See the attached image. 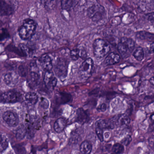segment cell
I'll use <instances>...</instances> for the list:
<instances>
[{
  "instance_id": "cell-4",
  "label": "cell",
  "mask_w": 154,
  "mask_h": 154,
  "mask_svg": "<svg viewBox=\"0 0 154 154\" xmlns=\"http://www.w3.org/2000/svg\"><path fill=\"white\" fill-rule=\"evenodd\" d=\"M106 12L104 7L99 4H95L87 10V16L94 22H98L104 18Z\"/></svg>"
},
{
  "instance_id": "cell-9",
  "label": "cell",
  "mask_w": 154,
  "mask_h": 154,
  "mask_svg": "<svg viewBox=\"0 0 154 154\" xmlns=\"http://www.w3.org/2000/svg\"><path fill=\"white\" fill-rule=\"evenodd\" d=\"M40 75L37 66L35 63H31L30 66V74L29 78V85L34 87L37 85L39 81Z\"/></svg>"
},
{
  "instance_id": "cell-10",
  "label": "cell",
  "mask_w": 154,
  "mask_h": 154,
  "mask_svg": "<svg viewBox=\"0 0 154 154\" xmlns=\"http://www.w3.org/2000/svg\"><path fill=\"white\" fill-rule=\"evenodd\" d=\"M2 118L10 127H16L19 122V119L17 114L11 111H8L4 112L2 115Z\"/></svg>"
},
{
  "instance_id": "cell-14",
  "label": "cell",
  "mask_w": 154,
  "mask_h": 154,
  "mask_svg": "<svg viewBox=\"0 0 154 154\" xmlns=\"http://www.w3.org/2000/svg\"><path fill=\"white\" fill-rule=\"evenodd\" d=\"M90 119L89 113L82 108H80L76 112V121L82 124L86 123Z\"/></svg>"
},
{
  "instance_id": "cell-5",
  "label": "cell",
  "mask_w": 154,
  "mask_h": 154,
  "mask_svg": "<svg viewBox=\"0 0 154 154\" xmlns=\"http://www.w3.org/2000/svg\"><path fill=\"white\" fill-rule=\"evenodd\" d=\"M18 2L16 1L0 0V15L8 16L12 15L17 10Z\"/></svg>"
},
{
  "instance_id": "cell-20",
  "label": "cell",
  "mask_w": 154,
  "mask_h": 154,
  "mask_svg": "<svg viewBox=\"0 0 154 154\" xmlns=\"http://www.w3.org/2000/svg\"><path fill=\"white\" fill-rule=\"evenodd\" d=\"M96 128H99L101 129H113L114 125L111 121H106L103 120H100L96 122Z\"/></svg>"
},
{
  "instance_id": "cell-31",
  "label": "cell",
  "mask_w": 154,
  "mask_h": 154,
  "mask_svg": "<svg viewBox=\"0 0 154 154\" xmlns=\"http://www.w3.org/2000/svg\"><path fill=\"white\" fill-rule=\"evenodd\" d=\"M27 72V71L26 66H24V65H20L19 67L18 73L20 76L25 77L26 75Z\"/></svg>"
},
{
  "instance_id": "cell-25",
  "label": "cell",
  "mask_w": 154,
  "mask_h": 154,
  "mask_svg": "<svg viewBox=\"0 0 154 154\" xmlns=\"http://www.w3.org/2000/svg\"><path fill=\"white\" fill-rule=\"evenodd\" d=\"M8 146V139L4 135L0 134V153L3 152Z\"/></svg>"
},
{
  "instance_id": "cell-35",
  "label": "cell",
  "mask_w": 154,
  "mask_h": 154,
  "mask_svg": "<svg viewBox=\"0 0 154 154\" xmlns=\"http://www.w3.org/2000/svg\"><path fill=\"white\" fill-rule=\"evenodd\" d=\"M106 109H107V105H106L105 103H102V104L99 107V108H98V110L101 112L105 111Z\"/></svg>"
},
{
  "instance_id": "cell-36",
  "label": "cell",
  "mask_w": 154,
  "mask_h": 154,
  "mask_svg": "<svg viewBox=\"0 0 154 154\" xmlns=\"http://www.w3.org/2000/svg\"><path fill=\"white\" fill-rule=\"evenodd\" d=\"M146 16V18L148 20L152 21V22L154 21V13L153 12L147 14Z\"/></svg>"
},
{
  "instance_id": "cell-1",
  "label": "cell",
  "mask_w": 154,
  "mask_h": 154,
  "mask_svg": "<svg viewBox=\"0 0 154 154\" xmlns=\"http://www.w3.org/2000/svg\"><path fill=\"white\" fill-rule=\"evenodd\" d=\"M37 25L34 20L30 19L25 20L19 29V35L21 39L27 40L35 34Z\"/></svg>"
},
{
  "instance_id": "cell-15",
  "label": "cell",
  "mask_w": 154,
  "mask_h": 154,
  "mask_svg": "<svg viewBox=\"0 0 154 154\" xmlns=\"http://www.w3.org/2000/svg\"><path fill=\"white\" fill-rule=\"evenodd\" d=\"M120 60V56L118 54L112 52L106 57L104 63L107 65H112L119 63Z\"/></svg>"
},
{
  "instance_id": "cell-27",
  "label": "cell",
  "mask_w": 154,
  "mask_h": 154,
  "mask_svg": "<svg viewBox=\"0 0 154 154\" xmlns=\"http://www.w3.org/2000/svg\"><path fill=\"white\" fill-rule=\"evenodd\" d=\"M112 150L115 154H122L124 151V148L123 145L120 143H117L113 145Z\"/></svg>"
},
{
  "instance_id": "cell-37",
  "label": "cell",
  "mask_w": 154,
  "mask_h": 154,
  "mask_svg": "<svg viewBox=\"0 0 154 154\" xmlns=\"http://www.w3.org/2000/svg\"><path fill=\"white\" fill-rule=\"evenodd\" d=\"M149 52H150V53H151V54H153V52H154V43H152L151 45H150Z\"/></svg>"
},
{
  "instance_id": "cell-8",
  "label": "cell",
  "mask_w": 154,
  "mask_h": 154,
  "mask_svg": "<svg viewBox=\"0 0 154 154\" xmlns=\"http://www.w3.org/2000/svg\"><path fill=\"white\" fill-rule=\"evenodd\" d=\"M22 95L19 92L10 91L6 92L2 94L0 97L1 101L4 103H15L21 100Z\"/></svg>"
},
{
  "instance_id": "cell-33",
  "label": "cell",
  "mask_w": 154,
  "mask_h": 154,
  "mask_svg": "<svg viewBox=\"0 0 154 154\" xmlns=\"http://www.w3.org/2000/svg\"><path fill=\"white\" fill-rule=\"evenodd\" d=\"M132 140V138L130 135H128L121 140L122 145L125 146H128Z\"/></svg>"
},
{
  "instance_id": "cell-2",
  "label": "cell",
  "mask_w": 154,
  "mask_h": 154,
  "mask_svg": "<svg viewBox=\"0 0 154 154\" xmlns=\"http://www.w3.org/2000/svg\"><path fill=\"white\" fill-rule=\"evenodd\" d=\"M135 43L133 39L123 37L121 39L118 45V49L122 58H127L130 56L135 48Z\"/></svg>"
},
{
  "instance_id": "cell-38",
  "label": "cell",
  "mask_w": 154,
  "mask_h": 154,
  "mask_svg": "<svg viewBox=\"0 0 154 154\" xmlns=\"http://www.w3.org/2000/svg\"><path fill=\"white\" fill-rule=\"evenodd\" d=\"M149 82L152 85H154V77L152 76L151 78H150V80H149Z\"/></svg>"
},
{
  "instance_id": "cell-6",
  "label": "cell",
  "mask_w": 154,
  "mask_h": 154,
  "mask_svg": "<svg viewBox=\"0 0 154 154\" xmlns=\"http://www.w3.org/2000/svg\"><path fill=\"white\" fill-rule=\"evenodd\" d=\"M68 61L63 58L57 59L55 65L54 71L57 76L60 79H64L67 75Z\"/></svg>"
},
{
  "instance_id": "cell-17",
  "label": "cell",
  "mask_w": 154,
  "mask_h": 154,
  "mask_svg": "<svg viewBox=\"0 0 154 154\" xmlns=\"http://www.w3.org/2000/svg\"><path fill=\"white\" fill-rule=\"evenodd\" d=\"M113 120L111 121V122L113 123L114 122L118 123L120 126H125V125H128L130 122V119L128 115L126 114L119 115L117 118L112 119ZM114 123L113 124L114 125Z\"/></svg>"
},
{
  "instance_id": "cell-26",
  "label": "cell",
  "mask_w": 154,
  "mask_h": 154,
  "mask_svg": "<svg viewBox=\"0 0 154 154\" xmlns=\"http://www.w3.org/2000/svg\"><path fill=\"white\" fill-rule=\"evenodd\" d=\"M77 2L72 1V0H69V1L63 0L61 1V6H62V9L65 10L69 11L71 9L72 7L74 5V3Z\"/></svg>"
},
{
  "instance_id": "cell-19",
  "label": "cell",
  "mask_w": 154,
  "mask_h": 154,
  "mask_svg": "<svg viewBox=\"0 0 154 154\" xmlns=\"http://www.w3.org/2000/svg\"><path fill=\"white\" fill-rule=\"evenodd\" d=\"M66 125V121L63 118H60L56 121L54 124V129L57 133H61L64 129Z\"/></svg>"
},
{
  "instance_id": "cell-16",
  "label": "cell",
  "mask_w": 154,
  "mask_h": 154,
  "mask_svg": "<svg viewBox=\"0 0 154 154\" xmlns=\"http://www.w3.org/2000/svg\"><path fill=\"white\" fill-rule=\"evenodd\" d=\"M136 38L139 40L149 41L152 43L154 39L153 34L144 31L137 32L136 34Z\"/></svg>"
},
{
  "instance_id": "cell-28",
  "label": "cell",
  "mask_w": 154,
  "mask_h": 154,
  "mask_svg": "<svg viewBox=\"0 0 154 154\" xmlns=\"http://www.w3.org/2000/svg\"><path fill=\"white\" fill-rule=\"evenodd\" d=\"M70 56L73 61H76L80 57V49L75 48L71 51Z\"/></svg>"
},
{
  "instance_id": "cell-18",
  "label": "cell",
  "mask_w": 154,
  "mask_h": 154,
  "mask_svg": "<svg viewBox=\"0 0 154 154\" xmlns=\"http://www.w3.org/2000/svg\"><path fill=\"white\" fill-rule=\"evenodd\" d=\"M38 97L36 93L33 92L27 93L25 95L26 102L29 105H35L38 101Z\"/></svg>"
},
{
  "instance_id": "cell-23",
  "label": "cell",
  "mask_w": 154,
  "mask_h": 154,
  "mask_svg": "<svg viewBox=\"0 0 154 154\" xmlns=\"http://www.w3.org/2000/svg\"><path fill=\"white\" fill-rule=\"evenodd\" d=\"M71 97V95L68 94L60 93L57 98V101L60 104H64L69 102Z\"/></svg>"
},
{
  "instance_id": "cell-34",
  "label": "cell",
  "mask_w": 154,
  "mask_h": 154,
  "mask_svg": "<svg viewBox=\"0 0 154 154\" xmlns=\"http://www.w3.org/2000/svg\"><path fill=\"white\" fill-rule=\"evenodd\" d=\"M55 1H46L45 3V7L47 9H51L55 5Z\"/></svg>"
},
{
  "instance_id": "cell-32",
  "label": "cell",
  "mask_w": 154,
  "mask_h": 154,
  "mask_svg": "<svg viewBox=\"0 0 154 154\" xmlns=\"http://www.w3.org/2000/svg\"><path fill=\"white\" fill-rule=\"evenodd\" d=\"M95 131H96L97 137H98V138L100 140V141H101V142L103 141L104 140V139H103V130L99 128H96Z\"/></svg>"
},
{
  "instance_id": "cell-24",
  "label": "cell",
  "mask_w": 154,
  "mask_h": 154,
  "mask_svg": "<svg viewBox=\"0 0 154 154\" xmlns=\"http://www.w3.org/2000/svg\"><path fill=\"white\" fill-rule=\"evenodd\" d=\"M27 129L24 125L20 126L17 131L16 137L18 140L23 139L26 137Z\"/></svg>"
},
{
  "instance_id": "cell-12",
  "label": "cell",
  "mask_w": 154,
  "mask_h": 154,
  "mask_svg": "<svg viewBox=\"0 0 154 154\" xmlns=\"http://www.w3.org/2000/svg\"><path fill=\"white\" fill-rule=\"evenodd\" d=\"M3 81L8 86L13 87L17 84L19 76L14 72H9L3 76Z\"/></svg>"
},
{
  "instance_id": "cell-3",
  "label": "cell",
  "mask_w": 154,
  "mask_h": 154,
  "mask_svg": "<svg viewBox=\"0 0 154 154\" xmlns=\"http://www.w3.org/2000/svg\"><path fill=\"white\" fill-rule=\"evenodd\" d=\"M93 53L95 57L102 58L107 55L110 51L109 45L101 38L95 39L93 45Z\"/></svg>"
},
{
  "instance_id": "cell-11",
  "label": "cell",
  "mask_w": 154,
  "mask_h": 154,
  "mask_svg": "<svg viewBox=\"0 0 154 154\" xmlns=\"http://www.w3.org/2000/svg\"><path fill=\"white\" fill-rule=\"evenodd\" d=\"M44 82L45 86L50 90H54L57 83V80L54 73L51 71L46 72L44 77Z\"/></svg>"
},
{
  "instance_id": "cell-7",
  "label": "cell",
  "mask_w": 154,
  "mask_h": 154,
  "mask_svg": "<svg viewBox=\"0 0 154 154\" xmlns=\"http://www.w3.org/2000/svg\"><path fill=\"white\" fill-rule=\"evenodd\" d=\"M94 62L91 58H88L82 63L79 68V72L82 79H87L92 73Z\"/></svg>"
},
{
  "instance_id": "cell-30",
  "label": "cell",
  "mask_w": 154,
  "mask_h": 154,
  "mask_svg": "<svg viewBox=\"0 0 154 154\" xmlns=\"http://www.w3.org/2000/svg\"><path fill=\"white\" fill-rule=\"evenodd\" d=\"M80 136L78 133H76V131L73 132L72 133V136H71V138L70 140V142L71 143H76L79 141L80 140Z\"/></svg>"
},
{
  "instance_id": "cell-13",
  "label": "cell",
  "mask_w": 154,
  "mask_h": 154,
  "mask_svg": "<svg viewBox=\"0 0 154 154\" xmlns=\"http://www.w3.org/2000/svg\"><path fill=\"white\" fill-rule=\"evenodd\" d=\"M39 63L42 69L46 72L51 71L53 67L51 58L47 54L44 55L40 57Z\"/></svg>"
},
{
  "instance_id": "cell-21",
  "label": "cell",
  "mask_w": 154,
  "mask_h": 154,
  "mask_svg": "<svg viewBox=\"0 0 154 154\" xmlns=\"http://www.w3.org/2000/svg\"><path fill=\"white\" fill-rule=\"evenodd\" d=\"M92 149L91 142L87 140L83 141L80 146V151L83 154H90Z\"/></svg>"
},
{
  "instance_id": "cell-22",
  "label": "cell",
  "mask_w": 154,
  "mask_h": 154,
  "mask_svg": "<svg viewBox=\"0 0 154 154\" xmlns=\"http://www.w3.org/2000/svg\"><path fill=\"white\" fill-rule=\"evenodd\" d=\"M133 56L138 61H142L144 57V52L143 48L140 47L137 48L133 53Z\"/></svg>"
},
{
  "instance_id": "cell-29",
  "label": "cell",
  "mask_w": 154,
  "mask_h": 154,
  "mask_svg": "<svg viewBox=\"0 0 154 154\" xmlns=\"http://www.w3.org/2000/svg\"><path fill=\"white\" fill-rule=\"evenodd\" d=\"M39 105L40 108L46 109H48V107H49V101L47 99L42 97L40 100Z\"/></svg>"
}]
</instances>
